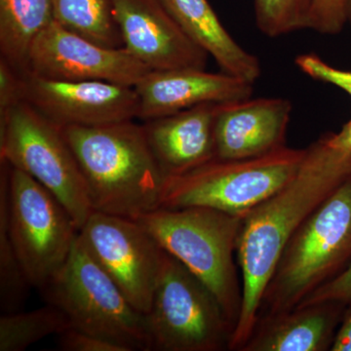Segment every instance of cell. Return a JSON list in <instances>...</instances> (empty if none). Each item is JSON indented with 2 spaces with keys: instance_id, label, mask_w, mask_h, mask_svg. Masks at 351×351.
Segmentation results:
<instances>
[{
  "instance_id": "cell-15",
  "label": "cell",
  "mask_w": 351,
  "mask_h": 351,
  "mask_svg": "<svg viewBox=\"0 0 351 351\" xmlns=\"http://www.w3.org/2000/svg\"><path fill=\"white\" fill-rule=\"evenodd\" d=\"M292 108V103L283 98L219 104L215 121L216 158H252L287 147Z\"/></svg>"
},
{
  "instance_id": "cell-23",
  "label": "cell",
  "mask_w": 351,
  "mask_h": 351,
  "mask_svg": "<svg viewBox=\"0 0 351 351\" xmlns=\"http://www.w3.org/2000/svg\"><path fill=\"white\" fill-rule=\"evenodd\" d=\"M314 0H254L256 24L269 38L308 29Z\"/></svg>"
},
{
  "instance_id": "cell-19",
  "label": "cell",
  "mask_w": 351,
  "mask_h": 351,
  "mask_svg": "<svg viewBox=\"0 0 351 351\" xmlns=\"http://www.w3.org/2000/svg\"><path fill=\"white\" fill-rule=\"evenodd\" d=\"M53 22L52 0H0L1 59L27 73L34 41Z\"/></svg>"
},
{
  "instance_id": "cell-27",
  "label": "cell",
  "mask_w": 351,
  "mask_h": 351,
  "mask_svg": "<svg viewBox=\"0 0 351 351\" xmlns=\"http://www.w3.org/2000/svg\"><path fill=\"white\" fill-rule=\"evenodd\" d=\"M59 346L64 351H128L110 339L69 328L59 335Z\"/></svg>"
},
{
  "instance_id": "cell-30",
  "label": "cell",
  "mask_w": 351,
  "mask_h": 351,
  "mask_svg": "<svg viewBox=\"0 0 351 351\" xmlns=\"http://www.w3.org/2000/svg\"><path fill=\"white\" fill-rule=\"evenodd\" d=\"M328 144L337 151L351 154V119L338 133L325 134Z\"/></svg>"
},
{
  "instance_id": "cell-6",
  "label": "cell",
  "mask_w": 351,
  "mask_h": 351,
  "mask_svg": "<svg viewBox=\"0 0 351 351\" xmlns=\"http://www.w3.org/2000/svg\"><path fill=\"white\" fill-rule=\"evenodd\" d=\"M40 291L47 304L66 314L73 329L110 339L128 351L151 350L145 314L132 306L80 234L68 261Z\"/></svg>"
},
{
  "instance_id": "cell-31",
  "label": "cell",
  "mask_w": 351,
  "mask_h": 351,
  "mask_svg": "<svg viewBox=\"0 0 351 351\" xmlns=\"http://www.w3.org/2000/svg\"><path fill=\"white\" fill-rule=\"evenodd\" d=\"M346 19H348V25H350L351 29V0H348V5H346Z\"/></svg>"
},
{
  "instance_id": "cell-24",
  "label": "cell",
  "mask_w": 351,
  "mask_h": 351,
  "mask_svg": "<svg viewBox=\"0 0 351 351\" xmlns=\"http://www.w3.org/2000/svg\"><path fill=\"white\" fill-rule=\"evenodd\" d=\"M348 0H314L308 29L324 36L341 34L348 25Z\"/></svg>"
},
{
  "instance_id": "cell-5",
  "label": "cell",
  "mask_w": 351,
  "mask_h": 351,
  "mask_svg": "<svg viewBox=\"0 0 351 351\" xmlns=\"http://www.w3.org/2000/svg\"><path fill=\"white\" fill-rule=\"evenodd\" d=\"M306 154V149L284 147L252 158H215L166 178L160 208H211L244 218L293 179Z\"/></svg>"
},
{
  "instance_id": "cell-29",
  "label": "cell",
  "mask_w": 351,
  "mask_h": 351,
  "mask_svg": "<svg viewBox=\"0 0 351 351\" xmlns=\"http://www.w3.org/2000/svg\"><path fill=\"white\" fill-rule=\"evenodd\" d=\"M331 351H351V306L346 309Z\"/></svg>"
},
{
  "instance_id": "cell-11",
  "label": "cell",
  "mask_w": 351,
  "mask_h": 351,
  "mask_svg": "<svg viewBox=\"0 0 351 351\" xmlns=\"http://www.w3.org/2000/svg\"><path fill=\"white\" fill-rule=\"evenodd\" d=\"M149 71L124 48L104 47L54 21L34 41L27 73L50 80L107 82L135 87Z\"/></svg>"
},
{
  "instance_id": "cell-17",
  "label": "cell",
  "mask_w": 351,
  "mask_h": 351,
  "mask_svg": "<svg viewBox=\"0 0 351 351\" xmlns=\"http://www.w3.org/2000/svg\"><path fill=\"white\" fill-rule=\"evenodd\" d=\"M346 309L326 302L263 316L240 351L331 350Z\"/></svg>"
},
{
  "instance_id": "cell-13",
  "label": "cell",
  "mask_w": 351,
  "mask_h": 351,
  "mask_svg": "<svg viewBox=\"0 0 351 351\" xmlns=\"http://www.w3.org/2000/svg\"><path fill=\"white\" fill-rule=\"evenodd\" d=\"M123 48L151 71L205 69L208 54L188 38L159 0H113Z\"/></svg>"
},
{
  "instance_id": "cell-1",
  "label": "cell",
  "mask_w": 351,
  "mask_h": 351,
  "mask_svg": "<svg viewBox=\"0 0 351 351\" xmlns=\"http://www.w3.org/2000/svg\"><path fill=\"white\" fill-rule=\"evenodd\" d=\"M351 176V154L337 151L326 136L306 147L297 174L242 221L237 265L242 302L230 350H241L257 325L263 295L286 245L318 205Z\"/></svg>"
},
{
  "instance_id": "cell-4",
  "label": "cell",
  "mask_w": 351,
  "mask_h": 351,
  "mask_svg": "<svg viewBox=\"0 0 351 351\" xmlns=\"http://www.w3.org/2000/svg\"><path fill=\"white\" fill-rule=\"evenodd\" d=\"M136 221L211 290L237 326L242 284L234 256L243 218L211 208H158Z\"/></svg>"
},
{
  "instance_id": "cell-21",
  "label": "cell",
  "mask_w": 351,
  "mask_h": 351,
  "mask_svg": "<svg viewBox=\"0 0 351 351\" xmlns=\"http://www.w3.org/2000/svg\"><path fill=\"white\" fill-rule=\"evenodd\" d=\"M71 328L66 314L53 304L31 311H15L0 316V351H24L51 335Z\"/></svg>"
},
{
  "instance_id": "cell-8",
  "label": "cell",
  "mask_w": 351,
  "mask_h": 351,
  "mask_svg": "<svg viewBox=\"0 0 351 351\" xmlns=\"http://www.w3.org/2000/svg\"><path fill=\"white\" fill-rule=\"evenodd\" d=\"M9 237L32 288L45 287L63 267L80 228L68 210L31 176L1 161Z\"/></svg>"
},
{
  "instance_id": "cell-14",
  "label": "cell",
  "mask_w": 351,
  "mask_h": 351,
  "mask_svg": "<svg viewBox=\"0 0 351 351\" xmlns=\"http://www.w3.org/2000/svg\"><path fill=\"white\" fill-rule=\"evenodd\" d=\"M138 119L147 121L203 104H223L251 98L254 84L205 69L151 71L136 84Z\"/></svg>"
},
{
  "instance_id": "cell-18",
  "label": "cell",
  "mask_w": 351,
  "mask_h": 351,
  "mask_svg": "<svg viewBox=\"0 0 351 351\" xmlns=\"http://www.w3.org/2000/svg\"><path fill=\"white\" fill-rule=\"evenodd\" d=\"M193 43L213 58L223 73L255 84L262 75L258 58L226 31L208 0H159Z\"/></svg>"
},
{
  "instance_id": "cell-22",
  "label": "cell",
  "mask_w": 351,
  "mask_h": 351,
  "mask_svg": "<svg viewBox=\"0 0 351 351\" xmlns=\"http://www.w3.org/2000/svg\"><path fill=\"white\" fill-rule=\"evenodd\" d=\"M31 288L32 284L9 237L5 189L0 184V308L2 313L22 311Z\"/></svg>"
},
{
  "instance_id": "cell-26",
  "label": "cell",
  "mask_w": 351,
  "mask_h": 351,
  "mask_svg": "<svg viewBox=\"0 0 351 351\" xmlns=\"http://www.w3.org/2000/svg\"><path fill=\"white\" fill-rule=\"evenodd\" d=\"M326 302H341L351 306V262L338 276L307 295L298 306Z\"/></svg>"
},
{
  "instance_id": "cell-9",
  "label": "cell",
  "mask_w": 351,
  "mask_h": 351,
  "mask_svg": "<svg viewBox=\"0 0 351 351\" xmlns=\"http://www.w3.org/2000/svg\"><path fill=\"white\" fill-rule=\"evenodd\" d=\"M145 320L157 351L228 350L235 328L211 290L167 252Z\"/></svg>"
},
{
  "instance_id": "cell-3",
  "label": "cell",
  "mask_w": 351,
  "mask_h": 351,
  "mask_svg": "<svg viewBox=\"0 0 351 351\" xmlns=\"http://www.w3.org/2000/svg\"><path fill=\"white\" fill-rule=\"evenodd\" d=\"M351 262V176L314 209L286 245L258 319L291 311Z\"/></svg>"
},
{
  "instance_id": "cell-2",
  "label": "cell",
  "mask_w": 351,
  "mask_h": 351,
  "mask_svg": "<svg viewBox=\"0 0 351 351\" xmlns=\"http://www.w3.org/2000/svg\"><path fill=\"white\" fill-rule=\"evenodd\" d=\"M61 129L84 177L94 211L136 219L160 208L166 176L144 126L127 120Z\"/></svg>"
},
{
  "instance_id": "cell-20",
  "label": "cell",
  "mask_w": 351,
  "mask_h": 351,
  "mask_svg": "<svg viewBox=\"0 0 351 351\" xmlns=\"http://www.w3.org/2000/svg\"><path fill=\"white\" fill-rule=\"evenodd\" d=\"M54 21L64 29L108 48H123L113 0H52Z\"/></svg>"
},
{
  "instance_id": "cell-25",
  "label": "cell",
  "mask_w": 351,
  "mask_h": 351,
  "mask_svg": "<svg viewBox=\"0 0 351 351\" xmlns=\"http://www.w3.org/2000/svg\"><path fill=\"white\" fill-rule=\"evenodd\" d=\"M295 64L302 73L316 82L334 85L351 97V71L334 68L315 54H302Z\"/></svg>"
},
{
  "instance_id": "cell-28",
  "label": "cell",
  "mask_w": 351,
  "mask_h": 351,
  "mask_svg": "<svg viewBox=\"0 0 351 351\" xmlns=\"http://www.w3.org/2000/svg\"><path fill=\"white\" fill-rule=\"evenodd\" d=\"M22 100V75L0 58V112Z\"/></svg>"
},
{
  "instance_id": "cell-10",
  "label": "cell",
  "mask_w": 351,
  "mask_h": 351,
  "mask_svg": "<svg viewBox=\"0 0 351 351\" xmlns=\"http://www.w3.org/2000/svg\"><path fill=\"white\" fill-rule=\"evenodd\" d=\"M87 250L141 313L151 307L166 251L136 219L94 211L80 230Z\"/></svg>"
},
{
  "instance_id": "cell-12",
  "label": "cell",
  "mask_w": 351,
  "mask_h": 351,
  "mask_svg": "<svg viewBox=\"0 0 351 351\" xmlns=\"http://www.w3.org/2000/svg\"><path fill=\"white\" fill-rule=\"evenodd\" d=\"M22 100L60 127L104 125L138 115L135 87L107 82L50 80L25 73Z\"/></svg>"
},
{
  "instance_id": "cell-16",
  "label": "cell",
  "mask_w": 351,
  "mask_h": 351,
  "mask_svg": "<svg viewBox=\"0 0 351 351\" xmlns=\"http://www.w3.org/2000/svg\"><path fill=\"white\" fill-rule=\"evenodd\" d=\"M219 104H203L145 121L147 142L166 178L216 158L215 121Z\"/></svg>"
},
{
  "instance_id": "cell-7",
  "label": "cell",
  "mask_w": 351,
  "mask_h": 351,
  "mask_svg": "<svg viewBox=\"0 0 351 351\" xmlns=\"http://www.w3.org/2000/svg\"><path fill=\"white\" fill-rule=\"evenodd\" d=\"M0 158L48 189L78 228L93 213L89 193L61 127L24 100L0 112Z\"/></svg>"
}]
</instances>
